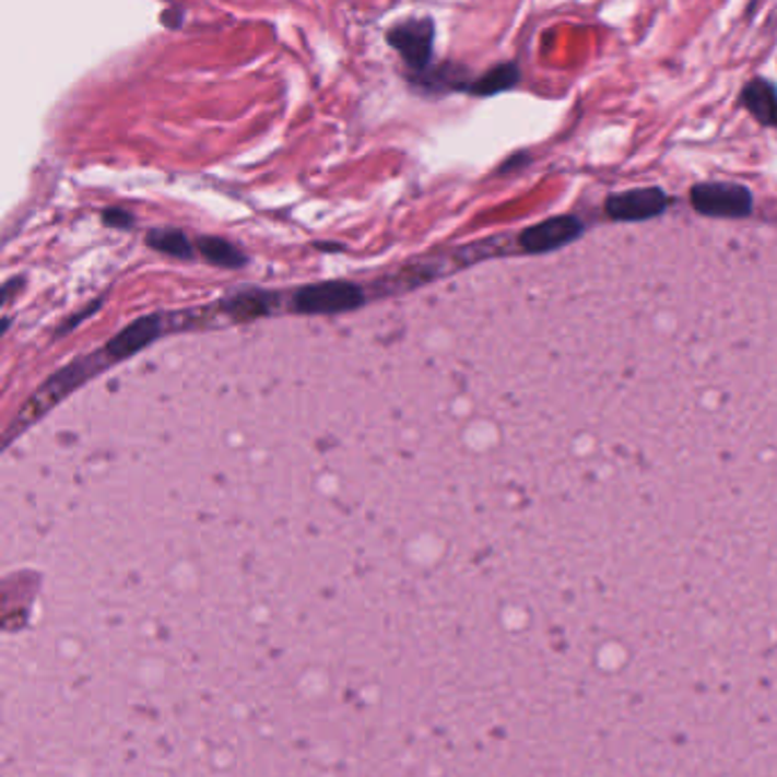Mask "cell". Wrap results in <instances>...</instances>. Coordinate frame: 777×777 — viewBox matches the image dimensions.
Returning a JSON list of instances; mask_svg holds the SVG:
<instances>
[{"instance_id":"1","label":"cell","mask_w":777,"mask_h":777,"mask_svg":"<svg viewBox=\"0 0 777 777\" xmlns=\"http://www.w3.org/2000/svg\"><path fill=\"white\" fill-rule=\"evenodd\" d=\"M691 203L707 217H745L753 212V195L739 183H701L691 190Z\"/></svg>"},{"instance_id":"2","label":"cell","mask_w":777,"mask_h":777,"mask_svg":"<svg viewBox=\"0 0 777 777\" xmlns=\"http://www.w3.org/2000/svg\"><path fill=\"white\" fill-rule=\"evenodd\" d=\"M365 302L363 290L346 281H325L302 287L294 294V308L304 315H327L358 308Z\"/></svg>"},{"instance_id":"3","label":"cell","mask_w":777,"mask_h":777,"mask_svg":"<svg viewBox=\"0 0 777 777\" xmlns=\"http://www.w3.org/2000/svg\"><path fill=\"white\" fill-rule=\"evenodd\" d=\"M390 46L407 60L413 69H424L434 52V21L432 19H409L397 23L388 33Z\"/></svg>"},{"instance_id":"4","label":"cell","mask_w":777,"mask_h":777,"mask_svg":"<svg viewBox=\"0 0 777 777\" xmlns=\"http://www.w3.org/2000/svg\"><path fill=\"white\" fill-rule=\"evenodd\" d=\"M668 205V197L659 187H638V190L621 192L607 199V212L615 222H643L661 214Z\"/></svg>"},{"instance_id":"5","label":"cell","mask_w":777,"mask_h":777,"mask_svg":"<svg viewBox=\"0 0 777 777\" xmlns=\"http://www.w3.org/2000/svg\"><path fill=\"white\" fill-rule=\"evenodd\" d=\"M584 233V224L577 217H552L541 224H533L520 233V245L527 254H548L570 245Z\"/></svg>"},{"instance_id":"6","label":"cell","mask_w":777,"mask_h":777,"mask_svg":"<svg viewBox=\"0 0 777 777\" xmlns=\"http://www.w3.org/2000/svg\"><path fill=\"white\" fill-rule=\"evenodd\" d=\"M160 333H163V325H160L157 315L142 317L138 321H132L130 327L119 331L110 342L105 344V352L110 354V358H128L132 354H138L149 342H153Z\"/></svg>"},{"instance_id":"7","label":"cell","mask_w":777,"mask_h":777,"mask_svg":"<svg viewBox=\"0 0 777 777\" xmlns=\"http://www.w3.org/2000/svg\"><path fill=\"white\" fill-rule=\"evenodd\" d=\"M741 103L760 123L777 128V90L775 85L768 83V80L755 78L753 83H747L743 87Z\"/></svg>"},{"instance_id":"8","label":"cell","mask_w":777,"mask_h":777,"mask_svg":"<svg viewBox=\"0 0 777 777\" xmlns=\"http://www.w3.org/2000/svg\"><path fill=\"white\" fill-rule=\"evenodd\" d=\"M201 256L212 262V264H220V267H243L247 262V256L239 251L235 245H231L228 239L224 237H199V243H197Z\"/></svg>"},{"instance_id":"9","label":"cell","mask_w":777,"mask_h":777,"mask_svg":"<svg viewBox=\"0 0 777 777\" xmlns=\"http://www.w3.org/2000/svg\"><path fill=\"white\" fill-rule=\"evenodd\" d=\"M518 80H520V71L516 64H499L491 69L486 75H481L470 87V92L476 96H495L499 92L516 87Z\"/></svg>"},{"instance_id":"10","label":"cell","mask_w":777,"mask_h":777,"mask_svg":"<svg viewBox=\"0 0 777 777\" xmlns=\"http://www.w3.org/2000/svg\"><path fill=\"white\" fill-rule=\"evenodd\" d=\"M146 243H149V247H153L155 251L174 256V258H192V254H195V247H192V243H190V237H187V235L180 233V231H174V228H157V231H151L149 237H146Z\"/></svg>"},{"instance_id":"11","label":"cell","mask_w":777,"mask_h":777,"mask_svg":"<svg viewBox=\"0 0 777 777\" xmlns=\"http://www.w3.org/2000/svg\"><path fill=\"white\" fill-rule=\"evenodd\" d=\"M274 297L267 292H247V294H235V297L226 304L228 313L237 317H256L270 310Z\"/></svg>"},{"instance_id":"12","label":"cell","mask_w":777,"mask_h":777,"mask_svg":"<svg viewBox=\"0 0 777 777\" xmlns=\"http://www.w3.org/2000/svg\"><path fill=\"white\" fill-rule=\"evenodd\" d=\"M103 224L113 226V228H128V226H132V214L121 208H107L103 212Z\"/></svg>"}]
</instances>
